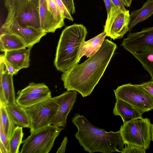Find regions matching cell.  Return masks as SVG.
Masks as SVG:
<instances>
[{"mask_svg":"<svg viewBox=\"0 0 153 153\" xmlns=\"http://www.w3.org/2000/svg\"><path fill=\"white\" fill-rule=\"evenodd\" d=\"M22 127L17 126L9 139L10 153H19L20 145L22 143L24 135Z\"/></svg>","mask_w":153,"mask_h":153,"instance_id":"603a6c76","label":"cell"},{"mask_svg":"<svg viewBox=\"0 0 153 153\" xmlns=\"http://www.w3.org/2000/svg\"><path fill=\"white\" fill-rule=\"evenodd\" d=\"M51 97V92H48L39 94H27L18 95L16 103L21 106L27 108Z\"/></svg>","mask_w":153,"mask_h":153,"instance_id":"ffe728a7","label":"cell"},{"mask_svg":"<svg viewBox=\"0 0 153 153\" xmlns=\"http://www.w3.org/2000/svg\"><path fill=\"white\" fill-rule=\"evenodd\" d=\"M6 109L15 125L30 128V120L26 108L17 103L5 105Z\"/></svg>","mask_w":153,"mask_h":153,"instance_id":"2e32d148","label":"cell"},{"mask_svg":"<svg viewBox=\"0 0 153 153\" xmlns=\"http://www.w3.org/2000/svg\"><path fill=\"white\" fill-rule=\"evenodd\" d=\"M68 142V139L67 137H64L60 147L58 149L56 153H64L65 152L66 146Z\"/></svg>","mask_w":153,"mask_h":153,"instance_id":"f546056e","label":"cell"},{"mask_svg":"<svg viewBox=\"0 0 153 153\" xmlns=\"http://www.w3.org/2000/svg\"><path fill=\"white\" fill-rule=\"evenodd\" d=\"M113 4L120 8L123 10H126L125 5L121 0H111Z\"/></svg>","mask_w":153,"mask_h":153,"instance_id":"1f68e13d","label":"cell"},{"mask_svg":"<svg viewBox=\"0 0 153 153\" xmlns=\"http://www.w3.org/2000/svg\"><path fill=\"white\" fill-rule=\"evenodd\" d=\"M88 32L82 24H74L62 31L56 48L54 64L65 72L79 62V58Z\"/></svg>","mask_w":153,"mask_h":153,"instance_id":"3957f363","label":"cell"},{"mask_svg":"<svg viewBox=\"0 0 153 153\" xmlns=\"http://www.w3.org/2000/svg\"><path fill=\"white\" fill-rule=\"evenodd\" d=\"M153 15V0H147L140 9L131 12L130 14L128 31L135 25Z\"/></svg>","mask_w":153,"mask_h":153,"instance_id":"e0dca14e","label":"cell"},{"mask_svg":"<svg viewBox=\"0 0 153 153\" xmlns=\"http://www.w3.org/2000/svg\"><path fill=\"white\" fill-rule=\"evenodd\" d=\"M68 10L71 14L75 12L74 0H61Z\"/></svg>","mask_w":153,"mask_h":153,"instance_id":"83f0119b","label":"cell"},{"mask_svg":"<svg viewBox=\"0 0 153 153\" xmlns=\"http://www.w3.org/2000/svg\"><path fill=\"white\" fill-rule=\"evenodd\" d=\"M123 2V3L125 6L126 7V4L125 1V0H121Z\"/></svg>","mask_w":153,"mask_h":153,"instance_id":"f35d334b","label":"cell"},{"mask_svg":"<svg viewBox=\"0 0 153 153\" xmlns=\"http://www.w3.org/2000/svg\"><path fill=\"white\" fill-rule=\"evenodd\" d=\"M139 85L153 97V80L143 82Z\"/></svg>","mask_w":153,"mask_h":153,"instance_id":"f1b7e54d","label":"cell"},{"mask_svg":"<svg viewBox=\"0 0 153 153\" xmlns=\"http://www.w3.org/2000/svg\"><path fill=\"white\" fill-rule=\"evenodd\" d=\"M116 48V44L105 39L93 56L63 72L61 79L65 88L68 91H76L83 97L90 95L103 76Z\"/></svg>","mask_w":153,"mask_h":153,"instance_id":"6da1fadb","label":"cell"},{"mask_svg":"<svg viewBox=\"0 0 153 153\" xmlns=\"http://www.w3.org/2000/svg\"><path fill=\"white\" fill-rule=\"evenodd\" d=\"M39 11L41 29L47 33H54L55 31L46 0H39Z\"/></svg>","mask_w":153,"mask_h":153,"instance_id":"44dd1931","label":"cell"},{"mask_svg":"<svg viewBox=\"0 0 153 153\" xmlns=\"http://www.w3.org/2000/svg\"><path fill=\"white\" fill-rule=\"evenodd\" d=\"M121 45L132 55L142 54L153 50V26L131 33L123 39Z\"/></svg>","mask_w":153,"mask_h":153,"instance_id":"30bf717a","label":"cell"},{"mask_svg":"<svg viewBox=\"0 0 153 153\" xmlns=\"http://www.w3.org/2000/svg\"><path fill=\"white\" fill-rule=\"evenodd\" d=\"M132 0H125L127 7H130Z\"/></svg>","mask_w":153,"mask_h":153,"instance_id":"8d00e7d4","label":"cell"},{"mask_svg":"<svg viewBox=\"0 0 153 153\" xmlns=\"http://www.w3.org/2000/svg\"><path fill=\"white\" fill-rule=\"evenodd\" d=\"M7 10V18L0 30L6 29L15 20L23 27L41 29L39 9L30 0H19Z\"/></svg>","mask_w":153,"mask_h":153,"instance_id":"277c9868","label":"cell"},{"mask_svg":"<svg viewBox=\"0 0 153 153\" xmlns=\"http://www.w3.org/2000/svg\"><path fill=\"white\" fill-rule=\"evenodd\" d=\"M105 3L107 14L109 13L113 5L111 0H103Z\"/></svg>","mask_w":153,"mask_h":153,"instance_id":"836d02e7","label":"cell"},{"mask_svg":"<svg viewBox=\"0 0 153 153\" xmlns=\"http://www.w3.org/2000/svg\"><path fill=\"white\" fill-rule=\"evenodd\" d=\"M0 50L2 52L26 48L22 40L12 33H6L0 35Z\"/></svg>","mask_w":153,"mask_h":153,"instance_id":"ac0fdd59","label":"cell"},{"mask_svg":"<svg viewBox=\"0 0 153 153\" xmlns=\"http://www.w3.org/2000/svg\"><path fill=\"white\" fill-rule=\"evenodd\" d=\"M31 48H26L4 52V60L19 71L30 66V53Z\"/></svg>","mask_w":153,"mask_h":153,"instance_id":"5bb4252c","label":"cell"},{"mask_svg":"<svg viewBox=\"0 0 153 153\" xmlns=\"http://www.w3.org/2000/svg\"><path fill=\"white\" fill-rule=\"evenodd\" d=\"M64 129L50 125L31 133L22 141L21 153H48L55 140Z\"/></svg>","mask_w":153,"mask_h":153,"instance_id":"8992f818","label":"cell"},{"mask_svg":"<svg viewBox=\"0 0 153 153\" xmlns=\"http://www.w3.org/2000/svg\"><path fill=\"white\" fill-rule=\"evenodd\" d=\"M6 33H12L18 36L24 41L26 48H32L47 33L42 29L22 26L16 20L0 35Z\"/></svg>","mask_w":153,"mask_h":153,"instance_id":"4fadbf2b","label":"cell"},{"mask_svg":"<svg viewBox=\"0 0 153 153\" xmlns=\"http://www.w3.org/2000/svg\"><path fill=\"white\" fill-rule=\"evenodd\" d=\"M76 97L77 91H67L53 97L58 105V108L50 125L59 127H65L68 115L73 108Z\"/></svg>","mask_w":153,"mask_h":153,"instance_id":"8fae6325","label":"cell"},{"mask_svg":"<svg viewBox=\"0 0 153 153\" xmlns=\"http://www.w3.org/2000/svg\"><path fill=\"white\" fill-rule=\"evenodd\" d=\"M146 150L136 146L125 144V146L122 153H145Z\"/></svg>","mask_w":153,"mask_h":153,"instance_id":"484cf974","label":"cell"},{"mask_svg":"<svg viewBox=\"0 0 153 153\" xmlns=\"http://www.w3.org/2000/svg\"><path fill=\"white\" fill-rule=\"evenodd\" d=\"M0 122L9 139L11 138L16 126L7 113L5 105L0 103Z\"/></svg>","mask_w":153,"mask_h":153,"instance_id":"7402d4cb","label":"cell"},{"mask_svg":"<svg viewBox=\"0 0 153 153\" xmlns=\"http://www.w3.org/2000/svg\"><path fill=\"white\" fill-rule=\"evenodd\" d=\"M4 62L8 73L13 75H16L18 71L15 69L12 66L10 65L7 62H6L4 60Z\"/></svg>","mask_w":153,"mask_h":153,"instance_id":"4dcf8cb0","label":"cell"},{"mask_svg":"<svg viewBox=\"0 0 153 153\" xmlns=\"http://www.w3.org/2000/svg\"><path fill=\"white\" fill-rule=\"evenodd\" d=\"M72 122L78 129L75 137L85 151L90 153H122L123 151L125 144L120 130L107 132L94 126L78 113L75 114Z\"/></svg>","mask_w":153,"mask_h":153,"instance_id":"7a4b0ae2","label":"cell"},{"mask_svg":"<svg viewBox=\"0 0 153 153\" xmlns=\"http://www.w3.org/2000/svg\"><path fill=\"white\" fill-rule=\"evenodd\" d=\"M106 36V33L104 31L93 38L85 41L79 56V61L84 56L89 58L95 54L101 48Z\"/></svg>","mask_w":153,"mask_h":153,"instance_id":"d6986e66","label":"cell"},{"mask_svg":"<svg viewBox=\"0 0 153 153\" xmlns=\"http://www.w3.org/2000/svg\"><path fill=\"white\" fill-rule=\"evenodd\" d=\"M0 153H9L3 143L0 141Z\"/></svg>","mask_w":153,"mask_h":153,"instance_id":"e575fe53","label":"cell"},{"mask_svg":"<svg viewBox=\"0 0 153 153\" xmlns=\"http://www.w3.org/2000/svg\"><path fill=\"white\" fill-rule=\"evenodd\" d=\"M58 105L50 97L26 108L30 120V133L49 125L56 113Z\"/></svg>","mask_w":153,"mask_h":153,"instance_id":"ba28073f","label":"cell"},{"mask_svg":"<svg viewBox=\"0 0 153 153\" xmlns=\"http://www.w3.org/2000/svg\"><path fill=\"white\" fill-rule=\"evenodd\" d=\"M141 63L153 80V50L142 54H133Z\"/></svg>","mask_w":153,"mask_h":153,"instance_id":"cb8c5ba5","label":"cell"},{"mask_svg":"<svg viewBox=\"0 0 153 153\" xmlns=\"http://www.w3.org/2000/svg\"><path fill=\"white\" fill-rule=\"evenodd\" d=\"M152 125L149 119L138 118L123 123L120 133L125 144L134 145L145 150L152 140Z\"/></svg>","mask_w":153,"mask_h":153,"instance_id":"5b68a950","label":"cell"},{"mask_svg":"<svg viewBox=\"0 0 153 153\" xmlns=\"http://www.w3.org/2000/svg\"><path fill=\"white\" fill-rule=\"evenodd\" d=\"M114 91L116 99L128 103L143 113L153 109V97L139 84H124Z\"/></svg>","mask_w":153,"mask_h":153,"instance_id":"52a82bcc","label":"cell"},{"mask_svg":"<svg viewBox=\"0 0 153 153\" xmlns=\"http://www.w3.org/2000/svg\"><path fill=\"white\" fill-rule=\"evenodd\" d=\"M151 134H152V140L153 141V124L152 125L151 128Z\"/></svg>","mask_w":153,"mask_h":153,"instance_id":"74e56055","label":"cell"},{"mask_svg":"<svg viewBox=\"0 0 153 153\" xmlns=\"http://www.w3.org/2000/svg\"><path fill=\"white\" fill-rule=\"evenodd\" d=\"M13 75L9 74L5 65L4 55L0 56V103L4 105L16 104Z\"/></svg>","mask_w":153,"mask_h":153,"instance_id":"7c38bea8","label":"cell"},{"mask_svg":"<svg viewBox=\"0 0 153 153\" xmlns=\"http://www.w3.org/2000/svg\"><path fill=\"white\" fill-rule=\"evenodd\" d=\"M113 113L115 116H120L123 123L135 119L142 118L143 114L130 104L119 99H117Z\"/></svg>","mask_w":153,"mask_h":153,"instance_id":"9a60e30c","label":"cell"},{"mask_svg":"<svg viewBox=\"0 0 153 153\" xmlns=\"http://www.w3.org/2000/svg\"><path fill=\"white\" fill-rule=\"evenodd\" d=\"M50 91L48 87L44 83H36L30 82L24 88L19 91L18 95L27 94H39L46 93Z\"/></svg>","mask_w":153,"mask_h":153,"instance_id":"d4e9b609","label":"cell"},{"mask_svg":"<svg viewBox=\"0 0 153 153\" xmlns=\"http://www.w3.org/2000/svg\"><path fill=\"white\" fill-rule=\"evenodd\" d=\"M0 141L4 145L9 153H10L9 139L5 133L1 122H0Z\"/></svg>","mask_w":153,"mask_h":153,"instance_id":"4316f807","label":"cell"},{"mask_svg":"<svg viewBox=\"0 0 153 153\" xmlns=\"http://www.w3.org/2000/svg\"><path fill=\"white\" fill-rule=\"evenodd\" d=\"M39 9V0H30Z\"/></svg>","mask_w":153,"mask_h":153,"instance_id":"d590c367","label":"cell"},{"mask_svg":"<svg viewBox=\"0 0 153 153\" xmlns=\"http://www.w3.org/2000/svg\"><path fill=\"white\" fill-rule=\"evenodd\" d=\"M130 14L128 10H123L113 5L107 14L104 26L107 36L114 40L122 38L128 31Z\"/></svg>","mask_w":153,"mask_h":153,"instance_id":"9c48e42d","label":"cell"},{"mask_svg":"<svg viewBox=\"0 0 153 153\" xmlns=\"http://www.w3.org/2000/svg\"><path fill=\"white\" fill-rule=\"evenodd\" d=\"M4 5L7 10L11 8L14 4L19 0H4Z\"/></svg>","mask_w":153,"mask_h":153,"instance_id":"d6a6232c","label":"cell"}]
</instances>
